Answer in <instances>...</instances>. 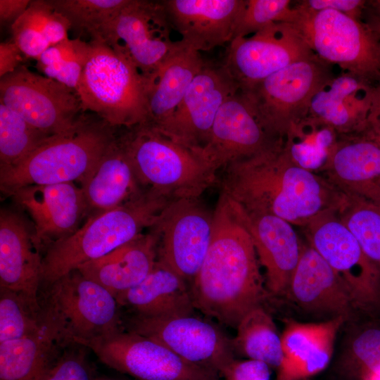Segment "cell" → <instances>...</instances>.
Segmentation results:
<instances>
[{
	"mask_svg": "<svg viewBox=\"0 0 380 380\" xmlns=\"http://www.w3.org/2000/svg\"><path fill=\"white\" fill-rule=\"evenodd\" d=\"M221 193L248 213L270 214L305 227L327 211H338L346 194L297 163L284 143L224 167Z\"/></svg>",
	"mask_w": 380,
	"mask_h": 380,
	"instance_id": "6da1fadb",
	"label": "cell"
},
{
	"mask_svg": "<svg viewBox=\"0 0 380 380\" xmlns=\"http://www.w3.org/2000/svg\"><path fill=\"white\" fill-rule=\"evenodd\" d=\"M189 288L195 309L232 328L259 306L263 297V280L251 237L232 201L222 193L214 210L210 248Z\"/></svg>",
	"mask_w": 380,
	"mask_h": 380,
	"instance_id": "7a4b0ae2",
	"label": "cell"
},
{
	"mask_svg": "<svg viewBox=\"0 0 380 380\" xmlns=\"http://www.w3.org/2000/svg\"><path fill=\"white\" fill-rule=\"evenodd\" d=\"M171 201L146 190L123 205L91 214L73 234L49 246L42 260V281L51 285L80 265L133 240L156 224Z\"/></svg>",
	"mask_w": 380,
	"mask_h": 380,
	"instance_id": "3957f363",
	"label": "cell"
},
{
	"mask_svg": "<svg viewBox=\"0 0 380 380\" xmlns=\"http://www.w3.org/2000/svg\"><path fill=\"white\" fill-rule=\"evenodd\" d=\"M115 128L82 113L74 127L49 138L19 163L0 167V189L8 196L30 185L80 182L115 139Z\"/></svg>",
	"mask_w": 380,
	"mask_h": 380,
	"instance_id": "277c9868",
	"label": "cell"
},
{
	"mask_svg": "<svg viewBox=\"0 0 380 380\" xmlns=\"http://www.w3.org/2000/svg\"><path fill=\"white\" fill-rule=\"evenodd\" d=\"M120 137L145 190L170 200L200 198L218 182V169L201 149L188 147L148 123L125 128Z\"/></svg>",
	"mask_w": 380,
	"mask_h": 380,
	"instance_id": "5b68a950",
	"label": "cell"
},
{
	"mask_svg": "<svg viewBox=\"0 0 380 380\" xmlns=\"http://www.w3.org/2000/svg\"><path fill=\"white\" fill-rule=\"evenodd\" d=\"M89 43V56L76 89L82 112H92L114 128L147 123L148 81L103 40L93 37Z\"/></svg>",
	"mask_w": 380,
	"mask_h": 380,
	"instance_id": "8992f818",
	"label": "cell"
},
{
	"mask_svg": "<svg viewBox=\"0 0 380 380\" xmlns=\"http://www.w3.org/2000/svg\"><path fill=\"white\" fill-rule=\"evenodd\" d=\"M291 21L313 53L324 62L371 84L380 79V37L368 25L346 13L306 12L294 7Z\"/></svg>",
	"mask_w": 380,
	"mask_h": 380,
	"instance_id": "52a82bcc",
	"label": "cell"
},
{
	"mask_svg": "<svg viewBox=\"0 0 380 380\" xmlns=\"http://www.w3.org/2000/svg\"><path fill=\"white\" fill-rule=\"evenodd\" d=\"M334 76L318 57L293 63L241 91L272 137L285 141L308 114L314 95Z\"/></svg>",
	"mask_w": 380,
	"mask_h": 380,
	"instance_id": "ba28073f",
	"label": "cell"
},
{
	"mask_svg": "<svg viewBox=\"0 0 380 380\" xmlns=\"http://www.w3.org/2000/svg\"><path fill=\"white\" fill-rule=\"evenodd\" d=\"M161 1L129 0L91 38L98 37L126 56L149 84L163 63L184 43L173 41Z\"/></svg>",
	"mask_w": 380,
	"mask_h": 380,
	"instance_id": "9c48e42d",
	"label": "cell"
},
{
	"mask_svg": "<svg viewBox=\"0 0 380 380\" xmlns=\"http://www.w3.org/2000/svg\"><path fill=\"white\" fill-rule=\"evenodd\" d=\"M338 211H327L305 227L309 245L339 275L357 312L369 318L380 313V269L365 253Z\"/></svg>",
	"mask_w": 380,
	"mask_h": 380,
	"instance_id": "30bf717a",
	"label": "cell"
},
{
	"mask_svg": "<svg viewBox=\"0 0 380 380\" xmlns=\"http://www.w3.org/2000/svg\"><path fill=\"white\" fill-rule=\"evenodd\" d=\"M75 343L91 349L106 365L138 380H219V375L191 365L164 345L122 329Z\"/></svg>",
	"mask_w": 380,
	"mask_h": 380,
	"instance_id": "8fae6325",
	"label": "cell"
},
{
	"mask_svg": "<svg viewBox=\"0 0 380 380\" xmlns=\"http://www.w3.org/2000/svg\"><path fill=\"white\" fill-rule=\"evenodd\" d=\"M0 103L50 136L72 129L83 113L75 89L25 65L1 77Z\"/></svg>",
	"mask_w": 380,
	"mask_h": 380,
	"instance_id": "7c38bea8",
	"label": "cell"
},
{
	"mask_svg": "<svg viewBox=\"0 0 380 380\" xmlns=\"http://www.w3.org/2000/svg\"><path fill=\"white\" fill-rule=\"evenodd\" d=\"M317 57L295 26L276 23L228 44L223 66L245 91L284 68Z\"/></svg>",
	"mask_w": 380,
	"mask_h": 380,
	"instance_id": "4fadbf2b",
	"label": "cell"
},
{
	"mask_svg": "<svg viewBox=\"0 0 380 380\" xmlns=\"http://www.w3.org/2000/svg\"><path fill=\"white\" fill-rule=\"evenodd\" d=\"M127 330L152 338L186 362L218 375L234 360L232 340L217 325L194 314L134 315L128 321Z\"/></svg>",
	"mask_w": 380,
	"mask_h": 380,
	"instance_id": "5bb4252c",
	"label": "cell"
},
{
	"mask_svg": "<svg viewBox=\"0 0 380 380\" xmlns=\"http://www.w3.org/2000/svg\"><path fill=\"white\" fill-rule=\"evenodd\" d=\"M152 228L159 234L158 260L191 283L211 243L214 210L200 198L173 200Z\"/></svg>",
	"mask_w": 380,
	"mask_h": 380,
	"instance_id": "9a60e30c",
	"label": "cell"
},
{
	"mask_svg": "<svg viewBox=\"0 0 380 380\" xmlns=\"http://www.w3.org/2000/svg\"><path fill=\"white\" fill-rule=\"evenodd\" d=\"M49 305L63 320L68 340L74 343L121 329L116 298L78 270L51 284Z\"/></svg>",
	"mask_w": 380,
	"mask_h": 380,
	"instance_id": "2e32d148",
	"label": "cell"
},
{
	"mask_svg": "<svg viewBox=\"0 0 380 380\" xmlns=\"http://www.w3.org/2000/svg\"><path fill=\"white\" fill-rule=\"evenodd\" d=\"M239 91L238 84L223 65L206 63L173 114L154 128L188 147L201 149L220 107Z\"/></svg>",
	"mask_w": 380,
	"mask_h": 380,
	"instance_id": "e0dca14e",
	"label": "cell"
},
{
	"mask_svg": "<svg viewBox=\"0 0 380 380\" xmlns=\"http://www.w3.org/2000/svg\"><path fill=\"white\" fill-rule=\"evenodd\" d=\"M284 143L263 128L244 95L239 91L220 107L208 140L205 157L221 170Z\"/></svg>",
	"mask_w": 380,
	"mask_h": 380,
	"instance_id": "ac0fdd59",
	"label": "cell"
},
{
	"mask_svg": "<svg viewBox=\"0 0 380 380\" xmlns=\"http://www.w3.org/2000/svg\"><path fill=\"white\" fill-rule=\"evenodd\" d=\"M10 196L32 217L39 248L73 234L87 213L82 190L74 182L27 186Z\"/></svg>",
	"mask_w": 380,
	"mask_h": 380,
	"instance_id": "d6986e66",
	"label": "cell"
},
{
	"mask_svg": "<svg viewBox=\"0 0 380 380\" xmlns=\"http://www.w3.org/2000/svg\"><path fill=\"white\" fill-rule=\"evenodd\" d=\"M34 229L20 214L0 212V287L13 291L37 313L42 310L38 292L42 281V260Z\"/></svg>",
	"mask_w": 380,
	"mask_h": 380,
	"instance_id": "ffe728a7",
	"label": "cell"
},
{
	"mask_svg": "<svg viewBox=\"0 0 380 380\" xmlns=\"http://www.w3.org/2000/svg\"><path fill=\"white\" fill-rule=\"evenodd\" d=\"M232 203L265 270L267 287L274 295H286L303 245L293 224L273 215L246 212Z\"/></svg>",
	"mask_w": 380,
	"mask_h": 380,
	"instance_id": "44dd1931",
	"label": "cell"
},
{
	"mask_svg": "<svg viewBox=\"0 0 380 380\" xmlns=\"http://www.w3.org/2000/svg\"><path fill=\"white\" fill-rule=\"evenodd\" d=\"M340 138L321 167L324 177L346 194L380 205V137L369 130Z\"/></svg>",
	"mask_w": 380,
	"mask_h": 380,
	"instance_id": "7402d4cb",
	"label": "cell"
},
{
	"mask_svg": "<svg viewBox=\"0 0 380 380\" xmlns=\"http://www.w3.org/2000/svg\"><path fill=\"white\" fill-rule=\"evenodd\" d=\"M172 30L198 51L229 44L245 0H163Z\"/></svg>",
	"mask_w": 380,
	"mask_h": 380,
	"instance_id": "603a6c76",
	"label": "cell"
},
{
	"mask_svg": "<svg viewBox=\"0 0 380 380\" xmlns=\"http://www.w3.org/2000/svg\"><path fill=\"white\" fill-rule=\"evenodd\" d=\"M374 85L348 72L334 77L312 97L307 118L340 137L371 130Z\"/></svg>",
	"mask_w": 380,
	"mask_h": 380,
	"instance_id": "cb8c5ba5",
	"label": "cell"
},
{
	"mask_svg": "<svg viewBox=\"0 0 380 380\" xmlns=\"http://www.w3.org/2000/svg\"><path fill=\"white\" fill-rule=\"evenodd\" d=\"M286 295L310 312L342 316L346 320L357 312L341 278L310 245H303Z\"/></svg>",
	"mask_w": 380,
	"mask_h": 380,
	"instance_id": "d4e9b609",
	"label": "cell"
},
{
	"mask_svg": "<svg viewBox=\"0 0 380 380\" xmlns=\"http://www.w3.org/2000/svg\"><path fill=\"white\" fill-rule=\"evenodd\" d=\"M342 316L319 323L286 322L281 336L284 357L278 380H303L322 372L331 359Z\"/></svg>",
	"mask_w": 380,
	"mask_h": 380,
	"instance_id": "484cf974",
	"label": "cell"
},
{
	"mask_svg": "<svg viewBox=\"0 0 380 380\" xmlns=\"http://www.w3.org/2000/svg\"><path fill=\"white\" fill-rule=\"evenodd\" d=\"M158 244L159 234L151 228L149 232L77 270L116 298L138 285L151 272L158 260Z\"/></svg>",
	"mask_w": 380,
	"mask_h": 380,
	"instance_id": "4316f807",
	"label": "cell"
},
{
	"mask_svg": "<svg viewBox=\"0 0 380 380\" xmlns=\"http://www.w3.org/2000/svg\"><path fill=\"white\" fill-rule=\"evenodd\" d=\"M61 339L68 340L65 324L49 304L37 330L0 343V380H37L54 362L53 348Z\"/></svg>",
	"mask_w": 380,
	"mask_h": 380,
	"instance_id": "83f0119b",
	"label": "cell"
},
{
	"mask_svg": "<svg viewBox=\"0 0 380 380\" xmlns=\"http://www.w3.org/2000/svg\"><path fill=\"white\" fill-rule=\"evenodd\" d=\"M87 212L108 210L140 196V184L120 136L116 137L94 170L80 182Z\"/></svg>",
	"mask_w": 380,
	"mask_h": 380,
	"instance_id": "f1b7e54d",
	"label": "cell"
},
{
	"mask_svg": "<svg viewBox=\"0 0 380 380\" xmlns=\"http://www.w3.org/2000/svg\"><path fill=\"white\" fill-rule=\"evenodd\" d=\"M119 305L144 317L194 314L188 283L162 261L138 285L116 297Z\"/></svg>",
	"mask_w": 380,
	"mask_h": 380,
	"instance_id": "f546056e",
	"label": "cell"
},
{
	"mask_svg": "<svg viewBox=\"0 0 380 380\" xmlns=\"http://www.w3.org/2000/svg\"><path fill=\"white\" fill-rule=\"evenodd\" d=\"M205 64L201 53L184 43L163 63L149 84L148 124L158 127L173 114Z\"/></svg>",
	"mask_w": 380,
	"mask_h": 380,
	"instance_id": "4dcf8cb0",
	"label": "cell"
},
{
	"mask_svg": "<svg viewBox=\"0 0 380 380\" xmlns=\"http://www.w3.org/2000/svg\"><path fill=\"white\" fill-rule=\"evenodd\" d=\"M70 20L49 0H32L11 25L13 41L27 58L37 60L51 46L68 38Z\"/></svg>",
	"mask_w": 380,
	"mask_h": 380,
	"instance_id": "1f68e13d",
	"label": "cell"
},
{
	"mask_svg": "<svg viewBox=\"0 0 380 380\" xmlns=\"http://www.w3.org/2000/svg\"><path fill=\"white\" fill-rule=\"evenodd\" d=\"M236 329V335L232 340L234 352L279 369L284 357L281 336L260 305L246 314Z\"/></svg>",
	"mask_w": 380,
	"mask_h": 380,
	"instance_id": "d6a6232c",
	"label": "cell"
},
{
	"mask_svg": "<svg viewBox=\"0 0 380 380\" xmlns=\"http://www.w3.org/2000/svg\"><path fill=\"white\" fill-rule=\"evenodd\" d=\"M338 371L349 380H365L380 372V321L370 318L351 331Z\"/></svg>",
	"mask_w": 380,
	"mask_h": 380,
	"instance_id": "836d02e7",
	"label": "cell"
},
{
	"mask_svg": "<svg viewBox=\"0 0 380 380\" xmlns=\"http://www.w3.org/2000/svg\"><path fill=\"white\" fill-rule=\"evenodd\" d=\"M346 195L338 217L380 269V205L357 195Z\"/></svg>",
	"mask_w": 380,
	"mask_h": 380,
	"instance_id": "e575fe53",
	"label": "cell"
},
{
	"mask_svg": "<svg viewBox=\"0 0 380 380\" xmlns=\"http://www.w3.org/2000/svg\"><path fill=\"white\" fill-rule=\"evenodd\" d=\"M51 137L0 103V167L19 163Z\"/></svg>",
	"mask_w": 380,
	"mask_h": 380,
	"instance_id": "d590c367",
	"label": "cell"
},
{
	"mask_svg": "<svg viewBox=\"0 0 380 380\" xmlns=\"http://www.w3.org/2000/svg\"><path fill=\"white\" fill-rule=\"evenodd\" d=\"M90 50L89 42L68 38L46 50L37 59L36 67L45 76L76 91Z\"/></svg>",
	"mask_w": 380,
	"mask_h": 380,
	"instance_id": "8d00e7d4",
	"label": "cell"
},
{
	"mask_svg": "<svg viewBox=\"0 0 380 380\" xmlns=\"http://www.w3.org/2000/svg\"><path fill=\"white\" fill-rule=\"evenodd\" d=\"M129 0H49L70 22L72 27L90 35L113 18Z\"/></svg>",
	"mask_w": 380,
	"mask_h": 380,
	"instance_id": "74e56055",
	"label": "cell"
},
{
	"mask_svg": "<svg viewBox=\"0 0 380 380\" xmlns=\"http://www.w3.org/2000/svg\"><path fill=\"white\" fill-rule=\"evenodd\" d=\"M44 310L35 312L19 294L0 287V343L34 332L41 324Z\"/></svg>",
	"mask_w": 380,
	"mask_h": 380,
	"instance_id": "f35d334b",
	"label": "cell"
},
{
	"mask_svg": "<svg viewBox=\"0 0 380 380\" xmlns=\"http://www.w3.org/2000/svg\"><path fill=\"white\" fill-rule=\"evenodd\" d=\"M291 2L289 0H245L235 24L233 39L249 36L273 23H290L295 13Z\"/></svg>",
	"mask_w": 380,
	"mask_h": 380,
	"instance_id": "ab89813d",
	"label": "cell"
},
{
	"mask_svg": "<svg viewBox=\"0 0 380 380\" xmlns=\"http://www.w3.org/2000/svg\"><path fill=\"white\" fill-rule=\"evenodd\" d=\"M37 380H94L91 369L80 353L59 357Z\"/></svg>",
	"mask_w": 380,
	"mask_h": 380,
	"instance_id": "60d3db41",
	"label": "cell"
},
{
	"mask_svg": "<svg viewBox=\"0 0 380 380\" xmlns=\"http://www.w3.org/2000/svg\"><path fill=\"white\" fill-rule=\"evenodd\" d=\"M224 380H270V367L256 360H236L222 371Z\"/></svg>",
	"mask_w": 380,
	"mask_h": 380,
	"instance_id": "b9f144b4",
	"label": "cell"
},
{
	"mask_svg": "<svg viewBox=\"0 0 380 380\" xmlns=\"http://www.w3.org/2000/svg\"><path fill=\"white\" fill-rule=\"evenodd\" d=\"M365 4L362 0H305L296 7L306 12L334 10L358 18Z\"/></svg>",
	"mask_w": 380,
	"mask_h": 380,
	"instance_id": "7bdbcfd3",
	"label": "cell"
},
{
	"mask_svg": "<svg viewBox=\"0 0 380 380\" xmlns=\"http://www.w3.org/2000/svg\"><path fill=\"white\" fill-rule=\"evenodd\" d=\"M23 54L13 40L0 44V77L13 72L23 65Z\"/></svg>",
	"mask_w": 380,
	"mask_h": 380,
	"instance_id": "ee69618b",
	"label": "cell"
},
{
	"mask_svg": "<svg viewBox=\"0 0 380 380\" xmlns=\"http://www.w3.org/2000/svg\"><path fill=\"white\" fill-rule=\"evenodd\" d=\"M30 0H0V22L1 25H11L28 8Z\"/></svg>",
	"mask_w": 380,
	"mask_h": 380,
	"instance_id": "f6af8a7d",
	"label": "cell"
},
{
	"mask_svg": "<svg viewBox=\"0 0 380 380\" xmlns=\"http://www.w3.org/2000/svg\"><path fill=\"white\" fill-rule=\"evenodd\" d=\"M369 122L371 129L380 137V79L374 86Z\"/></svg>",
	"mask_w": 380,
	"mask_h": 380,
	"instance_id": "bcb514c9",
	"label": "cell"
},
{
	"mask_svg": "<svg viewBox=\"0 0 380 380\" xmlns=\"http://www.w3.org/2000/svg\"><path fill=\"white\" fill-rule=\"evenodd\" d=\"M377 11V19L374 20V24L370 25L380 37V4L377 1L374 3Z\"/></svg>",
	"mask_w": 380,
	"mask_h": 380,
	"instance_id": "7dc6e473",
	"label": "cell"
},
{
	"mask_svg": "<svg viewBox=\"0 0 380 380\" xmlns=\"http://www.w3.org/2000/svg\"><path fill=\"white\" fill-rule=\"evenodd\" d=\"M371 380H380V375H379V376H376V377H374V378H373V379H371Z\"/></svg>",
	"mask_w": 380,
	"mask_h": 380,
	"instance_id": "c3c4849f",
	"label": "cell"
}]
</instances>
